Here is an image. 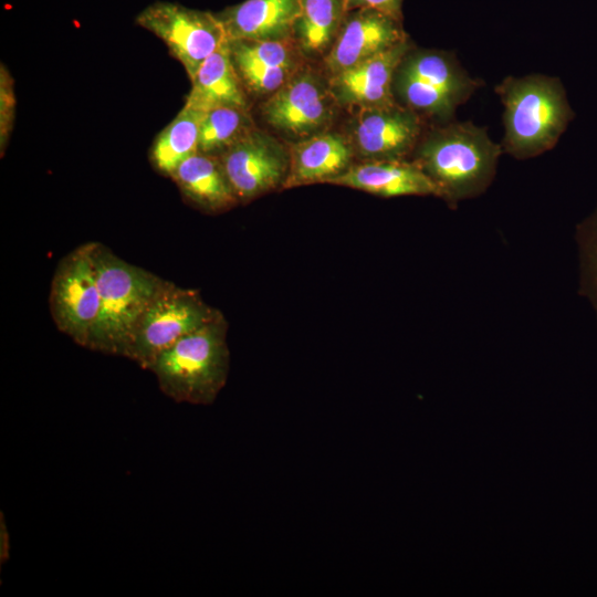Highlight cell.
Here are the masks:
<instances>
[{"instance_id": "1", "label": "cell", "mask_w": 597, "mask_h": 597, "mask_svg": "<svg viewBox=\"0 0 597 597\" xmlns=\"http://www.w3.org/2000/svg\"><path fill=\"white\" fill-rule=\"evenodd\" d=\"M502 151L484 127L449 122L422 135L412 161L432 180L439 197L455 206L488 189Z\"/></svg>"}, {"instance_id": "2", "label": "cell", "mask_w": 597, "mask_h": 597, "mask_svg": "<svg viewBox=\"0 0 597 597\" xmlns=\"http://www.w3.org/2000/svg\"><path fill=\"white\" fill-rule=\"evenodd\" d=\"M93 256L101 305L87 348L126 357L144 314L168 281L98 242H93Z\"/></svg>"}, {"instance_id": "3", "label": "cell", "mask_w": 597, "mask_h": 597, "mask_svg": "<svg viewBox=\"0 0 597 597\" xmlns=\"http://www.w3.org/2000/svg\"><path fill=\"white\" fill-rule=\"evenodd\" d=\"M504 106L502 150L526 159L553 148L574 114L556 77H506L495 87Z\"/></svg>"}, {"instance_id": "4", "label": "cell", "mask_w": 597, "mask_h": 597, "mask_svg": "<svg viewBox=\"0 0 597 597\" xmlns=\"http://www.w3.org/2000/svg\"><path fill=\"white\" fill-rule=\"evenodd\" d=\"M148 370L175 401L212 404L229 371L227 323L221 313L163 350Z\"/></svg>"}, {"instance_id": "5", "label": "cell", "mask_w": 597, "mask_h": 597, "mask_svg": "<svg viewBox=\"0 0 597 597\" xmlns=\"http://www.w3.org/2000/svg\"><path fill=\"white\" fill-rule=\"evenodd\" d=\"M476 86L450 53L412 46L397 66L392 83L398 103L441 125L450 122Z\"/></svg>"}, {"instance_id": "6", "label": "cell", "mask_w": 597, "mask_h": 597, "mask_svg": "<svg viewBox=\"0 0 597 597\" xmlns=\"http://www.w3.org/2000/svg\"><path fill=\"white\" fill-rule=\"evenodd\" d=\"M338 108L328 77L306 63L264 100L260 112L263 121L292 144L328 132Z\"/></svg>"}, {"instance_id": "7", "label": "cell", "mask_w": 597, "mask_h": 597, "mask_svg": "<svg viewBox=\"0 0 597 597\" xmlns=\"http://www.w3.org/2000/svg\"><path fill=\"white\" fill-rule=\"evenodd\" d=\"M49 304L57 329L87 348L101 305L93 242L78 245L60 260Z\"/></svg>"}, {"instance_id": "8", "label": "cell", "mask_w": 597, "mask_h": 597, "mask_svg": "<svg viewBox=\"0 0 597 597\" xmlns=\"http://www.w3.org/2000/svg\"><path fill=\"white\" fill-rule=\"evenodd\" d=\"M218 313L196 291L168 281L144 314L126 357L148 370L163 350L210 322Z\"/></svg>"}, {"instance_id": "9", "label": "cell", "mask_w": 597, "mask_h": 597, "mask_svg": "<svg viewBox=\"0 0 597 597\" xmlns=\"http://www.w3.org/2000/svg\"><path fill=\"white\" fill-rule=\"evenodd\" d=\"M136 23L158 36L191 80L201 64L228 42L217 13L158 1L146 7Z\"/></svg>"}, {"instance_id": "10", "label": "cell", "mask_w": 597, "mask_h": 597, "mask_svg": "<svg viewBox=\"0 0 597 597\" xmlns=\"http://www.w3.org/2000/svg\"><path fill=\"white\" fill-rule=\"evenodd\" d=\"M219 158L239 200L255 198L284 184L290 168L289 147L255 127Z\"/></svg>"}, {"instance_id": "11", "label": "cell", "mask_w": 597, "mask_h": 597, "mask_svg": "<svg viewBox=\"0 0 597 597\" xmlns=\"http://www.w3.org/2000/svg\"><path fill=\"white\" fill-rule=\"evenodd\" d=\"M353 114L348 139L366 160L406 159L423 135V118L397 101Z\"/></svg>"}, {"instance_id": "12", "label": "cell", "mask_w": 597, "mask_h": 597, "mask_svg": "<svg viewBox=\"0 0 597 597\" xmlns=\"http://www.w3.org/2000/svg\"><path fill=\"white\" fill-rule=\"evenodd\" d=\"M406 40L402 21L374 9L350 10L321 62L323 72L327 77L334 76Z\"/></svg>"}, {"instance_id": "13", "label": "cell", "mask_w": 597, "mask_h": 597, "mask_svg": "<svg viewBox=\"0 0 597 597\" xmlns=\"http://www.w3.org/2000/svg\"><path fill=\"white\" fill-rule=\"evenodd\" d=\"M228 49L245 91L264 98L307 63L294 40H228Z\"/></svg>"}, {"instance_id": "14", "label": "cell", "mask_w": 597, "mask_h": 597, "mask_svg": "<svg viewBox=\"0 0 597 597\" xmlns=\"http://www.w3.org/2000/svg\"><path fill=\"white\" fill-rule=\"evenodd\" d=\"M409 39L356 66L328 77L339 107L353 113L396 102L392 83L397 66L410 50Z\"/></svg>"}, {"instance_id": "15", "label": "cell", "mask_w": 597, "mask_h": 597, "mask_svg": "<svg viewBox=\"0 0 597 597\" xmlns=\"http://www.w3.org/2000/svg\"><path fill=\"white\" fill-rule=\"evenodd\" d=\"M285 188L314 182H331L353 166L354 148L347 136L325 132L292 143Z\"/></svg>"}, {"instance_id": "16", "label": "cell", "mask_w": 597, "mask_h": 597, "mask_svg": "<svg viewBox=\"0 0 597 597\" xmlns=\"http://www.w3.org/2000/svg\"><path fill=\"white\" fill-rule=\"evenodd\" d=\"M329 184L381 197H439V191L432 180L418 165L406 159L367 160L359 165H353Z\"/></svg>"}, {"instance_id": "17", "label": "cell", "mask_w": 597, "mask_h": 597, "mask_svg": "<svg viewBox=\"0 0 597 597\" xmlns=\"http://www.w3.org/2000/svg\"><path fill=\"white\" fill-rule=\"evenodd\" d=\"M298 0H245L217 13L228 40H293Z\"/></svg>"}, {"instance_id": "18", "label": "cell", "mask_w": 597, "mask_h": 597, "mask_svg": "<svg viewBox=\"0 0 597 597\" xmlns=\"http://www.w3.org/2000/svg\"><path fill=\"white\" fill-rule=\"evenodd\" d=\"M191 81L185 105L199 112L219 107L248 109L249 100L232 64L228 42L201 64Z\"/></svg>"}, {"instance_id": "19", "label": "cell", "mask_w": 597, "mask_h": 597, "mask_svg": "<svg viewBox=\"0 0 597 597\" xmlns=\"http://www.w3.org/2000/svg\"><path fill=\"white\" fill-rule=\"evenodd\" d=\"M171 178L186 198L208 211L228 209L239 200L214 155L196 153L178 166Z\"/></svg>"}, {"instance_id": "20", "label": "cell", "mask_w": 597, "mask_h": 597, "mask_svg": "<svg viewBox=\"0 0 597 597\" xmlns=\"http://www.w3.org/2000/svg\"><path fill=\"white\" fill-rule=\"evenodd\" d=\"M293 40L307 62H322L329 52L347 10L346 0H298Z\"/></svg>"}, {"instance_id": "21", "label": "cell", "mask_w": 597, "mask_h": 597, "mask_svg": "<svg viewBox=\"0 0 597 597\" xmlns=\"http://www.w3.org/2000/svg\"><path fill=\"white\" fill-rule=\"evenodd\" d=\"M203 112L184 106L155 139L150 160L163 175L171 176L178 166L198 153L199 130Z\"/></svg>"}, {"instance_id": "22", "label": "cell", "mask_w": 597, "mask_h": 597, "mask_svg": "<svg viewBox=\"0 0 597 597\" xmlns=\"http://www.w3.org/2000/svg\"><path fill=\"white\" fill-rule=\"evenodd\" d=\"M248 109L219 107L205 112L200 123L198 151L222 153L253 128Z\"/></svg>"}, {"instance_id": "23", "label": "cell", "mask_w": 597, "mask_h": 597, "mask_svg": "<svg viewBox=\"0 0 597 597\" xmlns=\"http://www.w3.org/2000/svg\"><path fill=\"white\" fill-rule=\"evenodd\" d=\"M579 258V293L594 307L597 315V208L576 228Z\"/></svg>"}, {"instance_id": "24", "label": "cell", "mask_w": 597, "mask_h": 597, "mask_svg": "<svg viewBox=\"0 0 597 597\" xmlns=\"http://www.w3.org/2000/svg\"><path fill=\"white\" fill-rule=\"evenodd\" d=\"M14 92L13 81L8 70L0 69V148L1 155L7 146L14 119Z\"/></svg>"}, {"instance_id": "25", "label": "cell", "mask_w": 597, "mask_h": 597, "mask_svg": "<svg viewBox=\"0 0 597 597\" xmlns=\"http://www.w3.org/2000/svg\"><path fill=\"white\" fill-rule=\"evenodd\" d=\"M404 0H346L347 10L374 9L402 21L401 6Z\"/></svg>"}]
</instances>
